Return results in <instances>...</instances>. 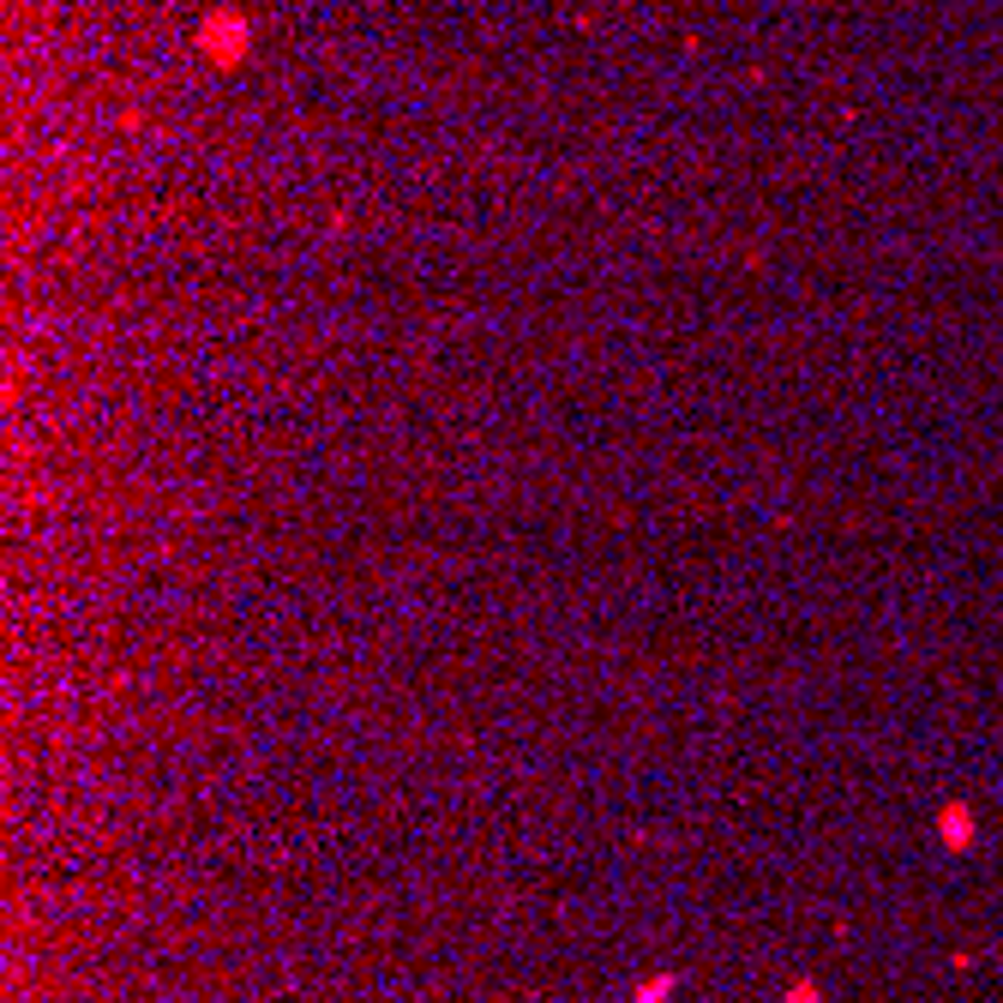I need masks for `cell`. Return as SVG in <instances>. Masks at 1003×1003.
I'll return each mask as SVG.
<instances>
[{
    "label": "cell",
    "instance_id": "cell-3",
    "mask_svg": "<svg viewBox=\"0 0 1003 1003\" xmlns=\"http://www.w3.org/2000/svg\"><path fill=\"white\" fill-rule=\"evenodd\" d=\"M787 1003H818V991H811V986H799V991H794V998H787Z\"/></svg>",
    "mask_w": 1003,
    "mask_h": 1003
},
{
    "label": "cell",
    "instance_id": "cell-1",
    "mask_svg": "<svg viewBox=\"0 0 1003 1003\" xmlns=\"http://www.w3.org/2000/svg\"><path fill=\"white\" fill-rule=\"evenodd\" d=\"M974 830H979V823H974V806H962V799H950V806L938 811V835H943L950 847H974Z\"/></svg>",
    "mask_w": 1003,
    "mask_h": 1003
},
{
    "label": "cell",
    "instance_id": "cell-2",
    "mask_svg": "<svg viewBox=\"0 0 1003 1003\" xmlns=\"http://www.w3.org/2000/svg\"><path fill=\"white\" fill-rule=\"evenodd\" d=\"M205 42H210V49H217V61H222V54H229V61H235V54H241V42H247V30H241V18H210V30H205Z\"/></svg>",
    "mask_w": 1003,
    "mask_h": 1003
}]
</instances>
